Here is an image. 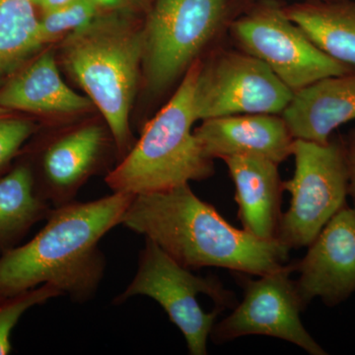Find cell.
<instances>
[{
	"mask_svg": "<svg viewBox=\"0 0 355 355\" xmlns=\"http://www.w3.org/2000/svg\"><path fill=\"white\" fill-rule=\"evenodd\" d=\"M345 140L347 172H349V196L355 205V128L349 133Z\"/></svg>",
	"mask_w": 355,
	"mask_h": 355,
	"instance_id": "obj_23",
	"label": "cell"
},
{
	"mask_svg": "<svg viewBox=\"0 0 355 355\" xmlns=\"http://www.w3.org/2000/svg\"><path fill=\"white\" fill-rule=\"evenodd\" d=\"M32 1L35 6L39 7L43 12H46L64 6L69 0H32Z\"/></svg>",
	"mask_w": 355,
	"mask_h": 355,
	"instance_id": "obj_25",
	"label": "cell"
},
{
	"mask_svg": "<svg viewBox=\"0 0 355 355\" xmlns=\"http://www.w3.org/2000/svg\"><path fill=\"white\" fill-rule=\"evenodd\" d=\"M292 156L295 171L284 182L291 207L282 214L277 237L289 250L309 246L349 196L345 137L331 135L326 144L295 139Z\"/></svg>",
	"mask_w": 355,
	"mask_h": 355,
	"instance_id": "obj_8",
	"label": "cell"
},
{
	"mask_svg": "<svg viewBox=\"0 0 355 355\" xmlns=\"http://www.w3.org/2000/svg\"><path fill=\"white\" fill-rule=\"evenodd\" d=\"M88 97L67 86L51 51H46L0 88V108L44 116H71L92 109Z\"/></svg>",
	"mask_w": 355,
	"mask_h": 355,
	"instance_id": "obj_16",
	"label": "cell"
},
{
	"mask_svg": "<svg viewBox=\"0 0 355 355\" xmlns=\"http://www.w3.org/2000/svg\"><path fill=\"white\" fill-rule=\"evenodd\" d=\"M293 96L268 65L229 42L200 60L193 111L198 121L232 114H282Z\"/></svg>",
	"mask_w": 355,
	"mask_h": 355,
	"instance_id": "obj_9",
	"label": "cell"
},
{
	"mask_svg": "<svg viewBox=\"0 0 355 355\" xmlns=\"http://www.w3.org/2000/svg\"><path fill=\"white\" fill-rule=\"evenodd\" d=\"M289 19L324 53L355 67V1H305L284 6Z\"/></svg>",
	"mask_w": 355,
	"mask_h": 355,
	"instance_id": "obj_17",
	"label": "cell"
},
{
	"mask_svg": "<svg viewBox=\"0 0 355 355\" xmlns=\"http://www.w3.org/2000/svg\"><path fill=\"white\" fill-rule=\"evenodd\" d=\"M284 6L279 0H254L231 26L229 42L268 65L294 94L326 77L355 71L320 50Z\"/></svg>",
	"mask_w": 355,
	"mask_h": 355,
	"instance_id": "obj_7",
	"label": "cell"
},
{
	"mask_svg": "<svg viewBox=\"0 0 355 355\" xmlns=\"http://www.w3.org/2000/svg\"><path fill=\"white\" fill-rule=\"evenodd\" d=\"M282 116L294 139L328 144L336 128L355 120V71L326 77L295 93Z\"/></svg>",
	"mask_w": 355,
	"mask_h": 355,
	"instance_id": "obj_15",
	"label": "cell"
},
{
	"mask_svg": "<svg viewBox=\"0 0 355 355\" xmlns=\"http://www.w3.org/2000/svg\"><path fill=\"white\" fill-rule=\"evenodd\" d=\"M116 144L109 128L88 123L46 140L35 151V191L53 207L74 202L81 187L106 165ZM118 151V150H116Z\"/></svg>",
	"mask_w": 355,
	"mask_h": 355,
	"instance_id": "obj_11",
	"label": "cell"
},
{
	"mask_svg": "<svg viewBox=\"0 0 355 355\" xmlns=\"http://www.w3.org/2000/svg\"><path fill=\"white\" fill-rule=\"evenodd\" d=\"M142 23L130 12L105 10L62 44L64 67L101 112L119 161L133 146L130 114L141 78Z\"/></svg>",
	"mask_w": 355,
	"mask_h": 355,
	"instance_id": "obj_3",
	"label": "cell"
},
{
	"mask_svg": "<svg viewBox=\"0 0 355 355\" xmlns=\"http://www.w3.org/2000/svg\"><path fill=\"white\" fill-rule=\"evenodd\" d=\"M102 9L107 11H125L130 12L133 8L146 7V0H95Z\"/></svg>",
	"mask_w": 355,
	"mask_h": 355,
	"instance_id": "obj_24",
	"label": "cell"
},
{
	"mask_svg": "<svg viewBox=\"0 0 355 355\" xmlns=\"http://www.w3.org/2000/svg\"><path fill=\"white\" fill-rule=\"evenodd\" d=\"M296 261V286L305 309L320 298L324 305L342 304L355 292V205L331 217Z\"/></svg>",
	"mask_w": 355,
	"mask_h": 355,
	"instance_id": "obj_12",
	"label": "cell"
},
{
	"mask_svg": "<svg viewBox=\"0 0 355 355\" xmlns=\"http://www.w3.org/2000/svg\"><path fill=\"white\" fill-rule=\"evenodd\" d=\"M193 133L203 153L216 160L231 156H258L284 162L292 155L294 139L282 114H242L202 121Z\"/></svg>",
	"mask_w": 355,
	"mask_h": 355,
	"instance_id": "obj_13",
	"label": "cell"
},
{
	"mask_svg": "<svg viewBox=\"0 0 355 355\" xmlns=\"http://www.w3.org/2000/svg\"><path fill=\"white\" fill-rule=\"evenodd\" d=\"M307 1H324V2H331V1H340V0H307Z\"/></svg>",
	"mask_w": 355,
	"mask_h": 355,
	"instance_id": "obj_27",
	"label": "cell"
},
{
	"mask_svg": "<svg viewBox=\"0 0 355 355\" xmlns=\"http://www.w3.org/2000/svg\"><path fill=\"white\" fill-rule=\"evenodd\" d=\"M147 296L162 306L186 338L189 354H207V338L222 310L236 305L235 295L216 277H198L146 238L132 282L114 304Z\"/></svg>",
	"mask_w": 355,
	"mask_h": 355,
	"instance_id": "obj_6",
	"label": "cell"
},
{
	"mask_svg": "<svg viewBox=\"0 0 355 355\" xmlns=\"http://www.w3.org/2000/svg\"><path fill=\"white\" fill-rule=\"evenodd\" d=\"M32 0H0V71L17 69L42 48Z\"/></svg>",
	"mask_w": 355,
	"mask_h": 355,
	"instance_id": "obj_19",
	"label": "cell"
},
{
	"mask_svg": "<svg viewBox=\"0 0 355 355\" xmlns=\"http://www.w3.org/2000/svg\"><path fill=\"white\" fill-rule=\"evenodd\" d=\"M4 76H6V74L0 71V88H1L2 85L4 84Z\"/></svg>",
	"mask_w": 355,
	"mask_h": 355,
	"instance_id": "obj_26",
	"label": "cell"
},
{
	"mask_svg": "<svg viewBox=\"0 0 355 355\" xmlns=\"http://www.w3.org/2000/svg\"><path fill=\"white\" fill-rule=\"evenodd\" d=\"M254 0H151L142 23L141 78L155 99L174 93L191 65L229 43Z\"/></svg>",
	"mask_w": 355,
	"mask_h": 355,
	"instance_id": "obj_5",
	"label": "cell"
},
{
	"mask_svg": "<svg viewBox=\"0 0 355 355\" xmlns=\"http://www.w3.org/2000/svg\"><path fill=\"white\" fill-rule=\"evenodd\" d=\"M62 295L57 287L46 284L13 295L0 296V355L12 350L11 334L26 311Z\"/></svg>",
	"mask_w": 355,
	"mask_h": 355,
	"instance_id": "obj_21",
	"label": "cell"
},
{
	"mask_svg": "<svg viewBox=\"0 0 355 355\" xmlns=\"http://www.w3.org/2000/svg\"><path fill=\"white\" fill-rule=\"evenodd\" d=\"M121 225L156 243L191 270L212 266L260 277L288 261L289 249L279 240L266 241L235 228L197 197L190 184L135 196Z\"/></svg>",
	"mask_w": 355,
	"mask_h": 355,
	"instance_id": "obj_2",
	"label": "cell"
},
{
	"mask_svg": "<svg viewBox=\"0 0 355 355\" xmlns=\"http://www.w3.org/2000/svg\"><path fill=\"white\" fill-rule=\"evenodd\" d=\"M135 197L113 193L53 207L31 241L0 254V296L49 284L76 302L94 297L106 268L100 240L121 225Z\"/></svg>",
	"mask_w": 355,
	"mask_h": 355,
	"instance_id": "obj_1",
	"label": "cell"
},
{
	"mask_svg": "<svg viewBox=\"0 0 355 355\" xmlns=\"http://www.w3.org/2000/svg\"><path fill=\"white\" fill-rule=\"evenodd\" d=\"M103 11L95 0H69L62 6L43 12L39 18L42 46L85 27Z\"/></svg>",
	"mask_w": 355,
	"mask_h": 355,
	"instance_id": "obj_20",
	"label": "cell"
},
{
	"mask_svg": "<svg viewBox=\"0 0 355 355\" xmlns=\"http://www.w3.org/2000/svg\"><path fill=\"white\" fill-rule=\"evenodd\" d=\"M223 161L235 184L243 230L261 240H277L284 191L279 164L258 156H231Z\"/></svg>",
	"mask_w": 355,
	"mask_h": 355,
	"instance_id": "obj_14",
	"label": "cell"
},
{
	"mask_svg": "<svg viewBox=\"0 0 355 355\" xmlns=\"http://www.w3.org/2000/svg\"><path fill=\"white\" fill-rule=\"evenodd\" d=\"M296 261L260 275L253 280L238 273L244 295L233 312L216 322L210 338L217 345L247 336H266L286 340L311 355H326V350L312 338L301 321L305 310L291 273Z\"/></svg>",
	"mask_w": 355,
	"mask_h": 355,
	"instance_id": "obj_10",
	"label": "cell"
},
{
	"mask_svg": "<svg viewBox=\"0 0 355 355\" xmlns=\"http://www.w3.org/2000/svg\"><path fill=\"white\" fill-rule=\"evenodd\" d=\"M53 209L37 195L24 163L0 176V254L19 246L33 226L48 218Z\"/></svg>",
	"mask_w": 355,
	"mask_h": 355,
	"instance_id": "obj_18",
	"label": "cell"
},
{
	"mask_svg": "<svg viewBox=\"0 0 355 355\" xmlns=\"http://www.w3.org/2000/svg\"><path fill=\"white\" fill-rule=\"evenodd\" d=\"M200 60L191 65L167 103L146 123L130 153L107 174L113 193H157L214 176V160L203 153L193 128L198 121L193 90Z\"/></svg>",
	"mask_w": 355,
	"mask_h": 355,
	"instance_id": "obj_4",
	"label": "cell"
},
{
	"mask_svg": "<svg viewBox=\"0 0 355 355\" xmlns=\"http://www.w3.org/2000/svg\"><path fill=\"white\" fill-rule=\"evenodd\" d=\"M7 111L0 108V176L36 132V125L31 121Z\"/></svg>",
	"mask_w": 355,
	"mask_h": 355,
	"instance_id": "obj_22",
	"label": "cell"
}]
</instances>
